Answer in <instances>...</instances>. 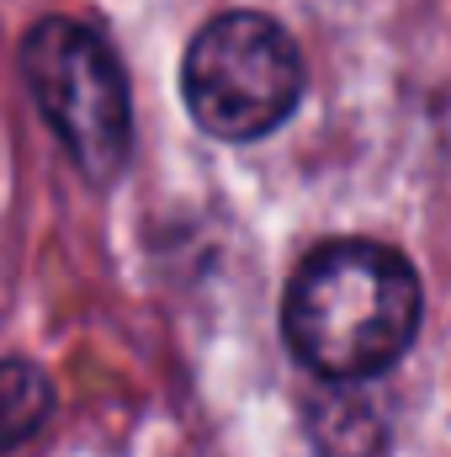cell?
<instances>
[{
	"label": "cell",
	"mask_w": 451,
	"mask_h": 457,
	"mask_svg": "<svg viewBox=\"0 0 451 457\" xmlns=\"http://www.w3.org/2000/svg\"><path fill=\"white\" fill-rule=\"evenodd\" d=\"M21 80L80 176L112 181L133 144V107L122 64L102 32L75 16L32 21V32L21 37Z\"/></svg>",
	"instance_id": "3957f363"
},
{
	"label": "cell",
	"mask_w": 451,
	"mask_h": 457,
	"mask_svg": "<svg viewBox=\"0 0 451 457\" xmlns=\"http://www.w3.org/2000/svg\"><path fill=\"white\" fill-rule=\"evenodd\" d=\"M282 330L308 372L366 383L420 336V277L393 245L330 239L292 271Z\"/></svg>",
	"instance_id": "6da1fadb"
},
{
	"label": "cell",
	"mask_w": 451,
	"mask_h": 457,
	"mask_svg": "<svg viewBox=\"0 0 451 457\" xmlns=\"http://www.w3.org/2000/svg\"><path fill=\"white\" fill-rule=\"evenodd\" d=\"M53 410V383L32 361H0V453L27 442Z\"/></svg>",
	"instance_id": "277c9868"
},
{
	"label": "cell",
	"mask_w": 451,
	"mask_h": 457,
	"mask_svg": "<svg viewBox=\"0 0 451 457\" xmlns=\"http://www.w3.org/2000/svg\"><path fill=\"white\" fill-rule=\"evenodd\" d=\"M181 96L197 128L224 144L266 138L303 102V54L271 16L224 11L192 37Z\"/></svg>",
	"instance_id": "7a4b0ae2"
}]
</instances>
